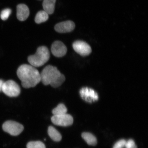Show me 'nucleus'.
I'll use <instances>...</instances> for the list:
<instances>
[{
	"label": "nucleus",
	"mask_w": 148,
	"mask_h": 148,
	"mask_svg": "<svg viewBox=\"0 0 148 148\" xmlns=\"http://www.w3.org/2000/svg\"><path fill=\"white\" fill-rule=\"evenodd\" d=\"M41 81L45 86L51 85L54 88L60 86L65 81L64 75L61 73L55 66L48 65L40 74Z\"/></svg>",
	"instance_id": "f03ea898"
},
{
	"label": "nucleus",
	"mask_w": 148,
	"mask_h": 148,
	"mask_svg": "<svg viewBox=\"0 0 148 148\" xmlns=\"http://www.w3.org/2000/svg\"><path fill=\"white\" fill-rule=\"evenodd\" d=\"M126 140L121 139L116 142L114 144L113 148H123L125 147Z\"/></svg>",
	"instance_id": "6ab92c4d"
},
{
	"label": "nucleus",
	"mask_w": 148,
	"mask_h": 148,
	"mask_svg": "<svg viewBox=\"0 0 148 148\" xmlns=\"http://www.w3.org/2000/svg\"><path fill=\"white\" fill-rule=\"evenodd\" d=\"M3 130L12 136H17L23 132V125L16 121L9 120L5 122L3 125Z\"/></svg>",
	"instance_id": "39448f33"
},
{
	"label": "nucleus",
	"mask_w": 148,
	"mask_h": 148,
	"mask_svg": "<svg viewBox=\"0 0 148 148\" xmlns=\"http://www.w3.org/2000/svg\"><path fill=\"white\" fill-rule=\"evenodd\" d=\"M48 134L51 139L55 142L60 141L62 136L60 132L53 126H49L48 129Z\"/></svg>",
	"instance_id": "ddd939ff"
},
{
	"label": "nucleus",
	"mask_w": 148,
	"mask_h": 148,
	"mask_svg": "<svg viewBox=\"0 0 148 148\" xmlns=\"http://www.w3.org/2000/svg\"><path fill=\"white\" fill-rule=\"evenodd\" d=\"M11 12L12 10L9 8L5 9L2 11L1 14V19L3 21L7 20L10 15Z\"/></svg>",
	"instance_id": "a211bd4d"
},
{
	"label": "nucleus",
	"mask_w": 148,
	"mask_h": 148,
	"mask_svg": "<svg viewBox=\"0 0 148 148\" xmlns=\"http://www.w3.org/2000/svg\"><path fill=\"white\" fill-rule=\"evenodd\" d=\"M2 91L9 97H16L20 95L21 89L14 81L9 80L3 83Z\"/></svg>",
	"instance_id": "20e7f679"
},
{
	"label": "nucleus",
	"mask_w": 148,
	"mask_h": 148,
	"mask_svg": "<svg viewBox=\"0 0 148 148\" xmlns=\"http://www.w3.org/2000/svg\"><path fill=\"white\" fill-rule=\"evenodd\" d=\"M51 51L52 54L57 57H63L66 54L67 48L63 42L60 41H56L52 45Z\"/></svg>",
	"instance_id": "1a4fd4ad"
},
{
	"label": "nucleus",
	"mask_w": 148,
	"mask_h": 148,
	"mask_svg": "<svg viewBox=\"0 0 148 148\" xmlns=\"http://www.w3.org/2000/svg\"><path fill=\"white\" fill-rule=\"evenodd\" d=\"M81 136L83 139L89 145L95 146L97 145V138L93 135L90 133L84 132L82 133Z\"/></svg>",
	"instance_id": "4468645a"
},
{
	"label": "nucleus",
	"mask_w": 148,
	"mask_h": 148,
	"mask_svg": "<svg viewBox=\"0 0 148 148\" xmlns=\"http://www.w3.org/2000/svg\"><path fill=\"white\" fill-rule=\"evenodd\" d=\"M51 121L53 124L62 127H67L73 124V119L71 115L64 114L60 115H53L51 118Z\"/></svg>",
	"instance_id": "423d86ee"
},
{
	"label": "nucleus",
	"mask_w": 148,
	"mask_h": 148,
	"mask_svg": "<svg viewBox=\"0 0 148 148\" xmlns=\"http://www.w3.org/2000/svg\"><path fill=\"white\" fill-rule=\"evenodd\" d=\"M4 82L2 79H0V92L2 91L3 83Z\"/></svg>",
	"instance_id": "412c9836"
},
{
	"label": "nucleus",
	"mask_w": 148,
	"mask_h": 148,
	"mask_svg": "<svg viewBox=\"0 0 148 148\" xmlns=\"http://www.w3.org/2000/svg\"><path fill=\"white\" fill-rule=\"evenodd\" d=\"M16 16L18 19L20 21H25L28 18L29 10L26 5L24 4L18 5L16 8Z\"/></svg>",
	"instance_id": "9b49d317"
},
{
	"label": "nucleus",
	"mask_w": 148,
	"mask_h": 148,
	"mask_svg": "<svg viewBox=\"0 0 148 148\" xmlns=\"http://www.w3.org/2000/svg\"><path fill=\"white\" fill-rule=\"evenodd\" d=\"M17 75L21 81L22 86L25 88L34 87L41 81L39 72L31 65L20 66L17 70Z\"/></svg>",
	"instance_id": "f257e3e1"
},
{
	"label": "nucleus",
	"mask_w": 148,
	"mask_h": 148,
	"mask_svg": "<svg viewBox=\"0 0 148 148\" xmlns=\"http://www.w3.org/2000/svg\"><path fill=\"white\" fill-rule=\"evenodd\" d=\"M125 147V148H137L134 140L130 139L126 141Z\"/></svg>",
	"instance_id": "aec40b11"
},
{
	"label": "nucleus",
	"mask_w": 148,
	"mask_h": 148,
	"mask_svg": "<svg viewBox=\"0 0 148 148\" xmlns=\"http://www.w3.org/2000/svg\"><path fill=\"white\" fill-rule=\"evenodd\" d=\"M75 23L69 20L56 24L55 26V29L57 32L65 33L71 32L75 29Z\"/></svg>",
	"instance_id": "9d476101"
},
{
	"label": "nucleus",
	"mask_w": 148,
	"mask_h": 148,
	"mask_svg": "<svg viewBox=\"0 0 148 148\" xmlns=\"http://www.w3.org/2000/svg\"><path fill=\"white\" fill-rule=\"evenodd\" d=\"M67 109L63 103H60L52 110L53 115H60L66 114Z\"/></svg>",
	"instance_id": "dca6fc26"
},
{
	"label": "nucleus",
	"mask_w": 148,
	"mask_h": 148,
	"mask_svg": "<svg viewBox=\"0 0 148 148\" xmlns=\"http://www.w3.org/2000/svg\"><path fill=\"white\" fill-rule=\"evenodd\" d=\"M79 92L82 99L88 102H94L99 99V97L97 92L91 88H83L80 90Z\"/></svg>",
	"instance_id": "6e6552de"
},
{
	"label": "nucleus",
	"mask_w": 148,
	"mask_h": 148,
	"mask_svg": "<svg viewBox=\"0 0 148 148\" xmlns=\"http://www.w3.org/2000/svg\"><path fill=\"white\" fill-rule=\"evenodd\" d=\"M27 148H46L45 144L40 141L29 142L27 143Z\"/></svg>",
	"instance_id": "f3484780"
},
{
	"label": "nucleus",
	"mask_w": 148,
	"mask_h": 148,
	"mask_svg": "<svg viewBox=\"0 0 148 148\" xmlns=\"http://www.w3.org/2000/svg\"><path fill=\"white\" fill-rule=\"evenodd\" d=\"M49 58V49L46 46H42L38 48L34 54L29 56L27 60L31 65L36 68L43 66Z\"/></svg>",
	"instance_id": "7ed1b4c3"
},
{
	"label": "nucleus",
	"mask_w": 148,
	"mask_h": 148,
	"mask_svg": "<svg viewBox=\"0 0 148 148\" xmlns=\"http://www.w3.org/2000/svg\"><path fill=\"white\" fill-rule=\"evenodd\" d=\"M49 18V14L45 11H40L37 14L35 18L36 23L40 24L47 21Z\"/></svg>",
	"instance_id": "2eb2a0df"
},
{
	"label": "nucleus",
	"mask_w": 148,
	"mask_h": 148,
	"mask_svg": "<svg viewBox=\"0 0 148 148\" xmlns=\"http://www.w3.org/2000/svg\"><path fill=\"white\" fill-rule=\"evenodd\" d=\"M56 0H44L42 7L44 11L49 14H53L54 12Z\"/></svg>",
	"instance_id": "f8f14e48"
},
{
	"label": "nucleus",
	"mask_w": 148,
	"mask_h": 148,
	"mask_svg": "<svg viewBox=\"0 0 148 148\" xmlns=\"http://www.w3.org/2000/svg\"><path fill=\"white\" fill-rule=\"evenodd\" d=\"M73 47L76 52L82 56H86L91 53L90 46L86 42L82 40H77L74 42Z\"/></svg>",
	"instance_id": "0eeeda50"
}]
</instances>
